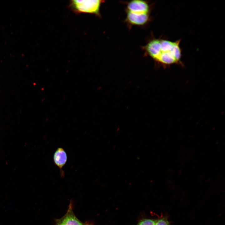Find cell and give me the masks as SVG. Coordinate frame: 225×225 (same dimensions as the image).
Segmentation results:
<instances>
[{"label":"cell","mask_w":225,"mask_h":225,"mask_svg":"<svg viewBox=\"0 0 225 225\" xmlns=\"http://www.w3.org/2000/svg\"><path fill=\"white\" fill-rule=\"evenodd\" d=\"M55 225H85L74 214L71 202L66 214L61 218L56 220Z\"/></svg>","instance_id":"obj_3"},{"label":"cell","mask_w":225,"mask_h":225,"mask_svg":"<svg viewBox=\"0 0 225 225\" xmlns=\"http://www.w3.org/2000/svg\"><path fill=\"white\" fill-rule=\"evenodd\" d=\"M157 220L152 219L144 218L141 220L137 225H156Z\"/></svg>","instance_id":"obj_7"},{"label":"cell","mask_w":225,"mask_h":225,"mask_svg":"<svg viewBox=\"0 0 225 225\" xmlns=\"http://www.w3.org/2000/svg\"><path fill=\"white\" fill-rule=\"evenodd\" d=\"M156 225H170V223L167 218H163L157 220Z\"/></svg>","instance_id":"obj_8"},{"label":"cell","mask_w":225,"mask_h":225,"mask_svg":"<svg viewBox=\"0 0 225 225\" xmlns=\"http://www.w3.org/2000/svg\"><path fill=\"white\" fill-rule=\"evenodd\" d=\"M128 11L138 13H148L149 6L145 1L135 0L129 2L127 6Z\"/></svg>","instance_id":"obj_5"},{"label":"cell","mask_w":225,"mask_h":225,"mask_svg":"<svg viewBox=\"0 0 225 225\" xmlns=\"http://www.w3.org/2000/svg\"><path fill=\"white\" fill-rule=\"evenodd\" d=\"M85 225H91L90 224H85Z\"/></svg>","instance_id":"obj_9"},{"label":"cell","mask_w":225,"mask_h":225,"mask_svg":"<svg viewBox=\"0 0 225 225\" xmlns=\"http://www.w3.org/2000/svg\"><path fill=\"white\" fill-rule=\"evenodd\" d=\"M148 18V13H138L128 11L127 12V20L129 22L133 25H144L147 22Z\"/></svg>","instance_id":"obj_6"},{"label":"cell","mask_w":225,"mask_h":225,"mask_svg":"<svg viewBox=\"0 0 225 225\" xmlns=\"http://www.w3.org/2000/svg\"><path fill=\"white\" fill-rule=\"evenodd\" d=\"M180 42V40L172 42L155 39L148 43L145 49L152 58L163 65L178 64L181 57Z\"/></svg>","instance_id":"obj_1"},{"label":"cell","mask_w":225,"mask_h":225,"mask_svg":"<svg viewBox=\"0 0 225 225\" xmlns=\"http://www.w3.org/2000/svg\"><path fill=\"white\" fill-rule=\"evenodd\" d=\"M67 155L64 149L62 148H58L55 151L53 156V160L55 164L60 170L61 175L64 176L62 168L67 161Z\"/></svg>","instance_id":"obj_4"},{"label":"cell","mask_w":225,"mask_h":225,"mask_svg":"<svg viewBox=\"0 0 225 225\" xmlns=\"http://www.w3.org/2000/svg\"><path fill=\"white\" fill-rule=\"evenodd\" d=\"M102 2L99 0H72L70 1L69 7L75 13H88L99 16Z\"/></svg>","instance_id":"obj_2"}]
</instances>
